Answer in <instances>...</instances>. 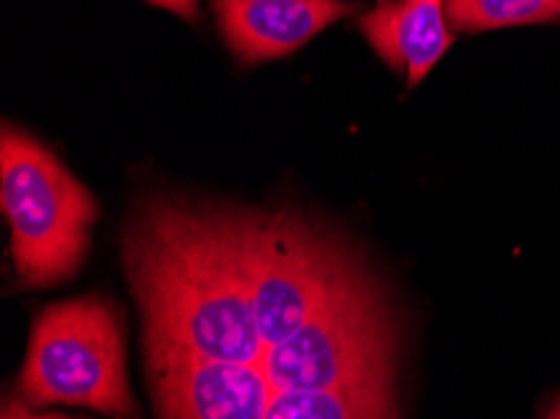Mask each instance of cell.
I'll use <instances>...</instances> for the list:
<instances>
[{
    "mask_svg": "<svg viewBox=\"0 0 560 419\" xmlns=\"http://www.w3.org/2000/svg\"><path fill=\"white\" fill-rule=\"evenodd\" d=\"M121 249L159 419H400V314L335 231L149 199Z\"/></svg>",
    "mask_w": 560,
    "mask_h": 419,
    "instance_id": "1",
    "label": "cell"
},
{
    "mask_svg": "<svg viewBox=\"0 0 560 419\" xmlns=\"http://www.w3.org/2000/svg\"><path fill=\"white\" fill-rule=\"evenodd\" d=\"M0 201L21 287H56L79 271L98 203L54 153L11 126L0 139Z\"/></svg>",
    "mask_w": 560,
    "mask_h": 419,
    "instance_id": "2",
    "label": "cell"
},
{
    "mask_svg": "<svg viewBox=\"0 0 560 419\" xmlns=\"http://www.w3.org/2000/svg\"><path fill=\"white\" fill-rule=\"evenodd\" d=\"M19 392L28 407L75 405L112 419H139L114 304L104 296H83L40 312Z\"/></svg>",
    "mask_w": 560,
    "mask_h": 419,
    "instance_id": "3",
    "label": "cell"
},
{
    "mask_svg": "<svg viewBox=\"0 0 560 419\" xmlns=\"http://www.w3.org/2000/svg\"><path fill=\"white\" fill-rule=\"evenodd\" d=\"M229 50L244 66L300 50L327 25L362 11L358 0H211Z\"/></svg>",
    "mask_w": 560,
    "mask_h": 419,
    "instance_id": "4",
    "label": "cell"
},
{
    "mask_svg": "<svg viewBox=\"0 0 560 419\" xmlns=\"http://www.w3.org/2000/svg\"><path fill=\"white\" fill-rule=\"evenodd\" d=\"M358 28L389 71L407 75V89L422 83L455 40L445 0H377Z\"/></svg>",
    "mask_w": 560,
    "mask_h": 419,
    "instance_id": "5",
    "label": "cell"
},
{
    "mask_svg": "<svg viewBox=\"0 0 560 419\" xmlns=\"http://www.w3.org/2000/svg\"><path fill=\"white\" fill-rule=\"evenodd\" d=\"M453 33H486L511 25L560 21V0H445Z\"/></svg>",
    "mask_w": 560,
    "mask_h": 419,
    "instance_id": "6",
    "label": "cell"
},
{
    "mask_svg": "<svg viewBox=\"0 0 560 419\" xmlns=\"http://www.w3.org/2000/svg\"><path fill=\"white\" fill-rule=\"evenodd\" d=\"M151 5L164 8V11L179 15L184 21H199V0H149Z\"/></svg>",
    "mask_w": 560,
    "mask_h": 419,
    "instance_id": "7",
    "label": "cell"
},
{
    "mask_svg": "<svg viewBox=\"0 0 560 419\" xmlns=\"http://www.w3.org/2000/svg\"><path fill=\"white\" fill-rule=\"evenodd\" d=\"M0 419H73L66 415H40L33 412V409L25 405L23 399H8L3 405V417Z\"/></svg>",
    "mask_w": 560,
    "mask_h": 419,
    "instance_id": "8",
    "label": "cell"
},
{
    "mask_svg": "<svg viewBox=\"0 0 560 419\" xmlns=\"http://www.w3.org/2000/svg\"><path fill=\"white\" fill-rule=\"evenodd\" d=\"M548 419H560V399H558V405L550 409V415H548Z\"/></svg>",
    "mask_w": 560,
    "mask_h": 419,
    "instance_id": "9",
    "label": "cell"
}]
</instances>
